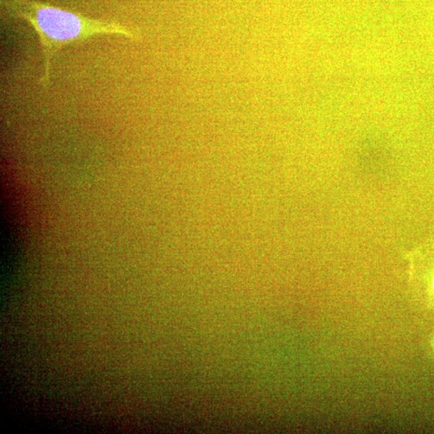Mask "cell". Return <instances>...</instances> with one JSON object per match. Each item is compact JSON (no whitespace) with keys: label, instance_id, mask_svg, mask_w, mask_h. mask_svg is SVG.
Instances as JSON below:
<instances>
[{"label":"cell","instance_id":"obj_1","mask_svg":"<svg viewBox=\"0 0 434 434\" xmlns=\"http://www.w3.org/2000/svg\"><path fill=\"white\" fill-rule=\"evenodd\" d=\"M0 2L9 15L27 21L39 38L44 56V72L40 81L44 88L49 86L54 56L63 47L84 42L99 34H118L131 40L138 39V36L123 25L94 20L34 0H0Z\"/></svg>","mask_w":434,"mask_h":434},{"label":"cell","instance_id":"obj_2","mask_svg":"<svg viewBox=\"0 0 434 434\" xmlns=\"http://www.w3.org/2000/svg\"><path fill=\"white\" fill-rule=\"evenodd\" d=\"M433 292H434V278H433Z\"/></svg>","mask_w":434,"mask_h":434}]
</instances>
